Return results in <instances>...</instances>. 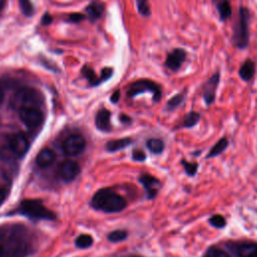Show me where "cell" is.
I'll list each match as a JSON object with an SVG mask.
<instances>
[{"mask_svg": "<svg viewBox=\"0 0 257 257\" xmlns=\"http://www.w3.org/2000/svg\"><path fill=\"white\" fill-rule=\"evenodd\" d=\"M18 3L22 13L25 16L31 17L34 14V5L31 0H18Z\"/></svg>", "mask_w": 257, "mask_h": 257, "instance_id": "26", "label": "cell"}, {"mask_svg": "<svg viewBox=\"0 0 257 257\" xmlns=\"http://www.w3.org/2000/svg\"><path fill=\"white\" fill-rule=\"evenodd\" d=\"M19 117L28 127H36L43 121V113L36 106H26L20 108Z\"/></svg>", "mask_w": 257, "mask_h": 257, "instance_id": "8", "label": "cell"}, {"mask_svg": "<svg viewBox=\"0 0 257 257\" xmlns=\"http://www.w3.org/2000/svg\"><path fill=\"white\" fill-rule=\"evenodd\" d=\"M137 8L139 13L144 17H150L152 14L151 5L149 0H136Z\"/></svg>", "mask_w": 257, "mask_h": 257, "instance_id": "25", "label": "cell"}, {"mask_svg": "<svg viewBox=\"0 0 257 257\" xmlns=\"http://www.w3.org/2000/svg\"><path fill=\"white\" fill-rule=\"evenodd\" d=\"M212 2L218 12L219 20L221 22H225L232 17V5L229 0H212Z\"/></svg>", "mask_w": 257, "mask_h": 257, "instance_id": "13", "label": "cell"}, {"mask_svg": "<svg viewBox=\"0 0 257 257\" xmlns=\"http://www.w3.org/2000/svg\"><path fill=\"white\" fill-rule=\"evenodd\" d=\"M126 232L123 230H116V231H112L111 233L108 234L107 238L109 241L111 242H119L122 241L126 238Z\"/></svg>", "mask_w": 257, "mask_h": 257, "instance_id": "31", "label": "cell"}, {"mask_svg": "<svg viewBox=\"0 0 257 257\" xmlns=\"http://www.w3.org/2000/svg\"><path fill=\"white\" fill-rule=\"evenodd\" d=\"M3 253H4V250H3V247L0 245V257H2V255H3Z\"/></svg>", "mask_w": 257, "mask_h": 257, "instance_id": "39", "label": "cell"}, {"mask_svg": "<svg viewBox=\"0 0 257 257\" xmlns=\"http://www.w3.org/2000/svg\"><path fill=\"white\" fill-rule=\"evenodd\" d=\"M2 6H3V3H2V1L0 0V10L2 9Z\"/></svg>", "mask_w": 257, "mask_h": 257, "instance_id": "40", "label": "cell"}, {"mask_svg": "<svg viewBox=\"0 0 257 257\" xmlns=\"http://www.w3.org/2000/svg\"><path fill=\"white\" fill-rule=\"evenodd\" d=\"M238 257H257V244H244L236 249Z\"/></svg>", "mask_w": 257, "mask_h": 257, "instance_id": "20", "label": "cell"}, {"mask_svg": "<svg viewBox=\"0 0 257 257\" xmlns=\"http://www.w3.org/2000/svg\"><path fill=\"white\" fill-rule=\"evenodd\" d=\"M256 68L257 65L255 60L248 57L240 64L238 69V75L243 81L249 82L255 76Z\"/></svg>", "mask_w": 257, "mask_h": 257, "instance_id": "12", "label": "cell"}, {"mask_svg": "<svg viewBox=\"0 0 257 257\" xmlns=\"http://www.w3.org/2000/svg\"><path fill=\"white\" fill-rule=\"evenodd\" d=\"M95 124L97 128L100 131H103V132L109 131L110 130V112L105 108L100 109L95 116Z\"/></svg>", "mask_w": 257, "mask_h": 257, "instance_id": "17", "label": "cell"}, {"mask_svg": "<svg viewBox=\"0 0 257 257\" xmlns=\"http://www.w3.org/2000/svg\"><path fill=\"white\" fill-rule=\"evenodd\" d=\"M133 159L135 161H144L146 159V154L143 152V151H140V150H136L133 152Z\"/></svg>", "mask_w": 257, "mask_h": 257, "instance_id": "34", "label": "cell"}, {"mask_svg": "<svg viewBox=\"0 0 257 257\" xmlns=\"http://www.w3.org/2000/svg\"><path fill=\"white\" fill-rule=\"evenodd\" d=\"M119 96H120V91H119V90H115V91L111 94L110 100H111L112 102H117L118 99H119Z\"/></svg>", "mask_w": 257, "mask_h": 257, "instance_id": "37", "label": "cell"}, {"mask_svg": "<svg viewBox=\"0 0 257 257\" xmlns=\"http://www.w3.org/2000/svg\"><path fill=\"white\" fill-rule=\"evenodd\" d=\"M140 182L146 188L149 198H154L157 195L160 185H161L160 181L158 179H156L155 177H153L151 175H142L140 177Z\"/></svg>", "mask_w": 257, "mask_h": 257, "instance_id": "15", "label": "cell"}, {"mask_svg": "<svg viewBox=\"0 0 257 257\" xmlns=\"http://www.w3.org/2000/svg\"><path fill=\"white\" fill-rule=\"evenodd\" d=\"M187 56L188 53L185 48L175 47L173 50L168 52L164 64L169 70L173 72H178L187 60Z\"/></svg>", "mask_w": 257, "mask_h": 257, "instance_id": "6", "label": "cell"}, {"mask_svg": "<svg viewBox=\"0 0 257 257\" xmlns=\"http://www.w3.org/2000/svg\"><path fill=\"white\" fill-rule=\"evenodd\" d=\"M205 257H230L229 254L219 247H211L206 253Z\"/></svg>", "mask_w": 257, "mask_h": 257, "instance_id": "30", "label": "cell"}, {"mask_svg": "<svg viewBox=\"0 0 257 257\" xmlns=\"http://www.w3.org/2000/svg\"><path fill=\"white\" fill-rule=\"evenodd\" d=\"M9 148L14 155L18 157H22L28 151L29 143L27 138L23 134L18 133L11 137L9 141Z\"/></svg>", "mask_w": 257, "mask_h": 257, "instance_id": "10", "label": "cell"}, {"mask_svg": "<svg viewBox=\"0 0 257 257\" xmlns=\"http://www.w3.org/2000/svg\"><path fill=\"white\" fill-rule=\"evenodd\" d=\"M85 139L80 135H71L62 144L63 152L68 156H76L85 149Z\"/></svg>", "mask_w": 257, "mask_h": 257, "instance_id": "9", "label": "cell"}, {"mask_svg": "<svg viewBox=\"0 0 257 257\" xmlns=\"http://www.w3.org/2000/svg\"><path fill=\"white\" fill-rule=\"evenodd\" d=\"M185 97H186V91H185V90L176 93L175 95H173V96L167 101L166 106H165V109L168 110V111H172V110L176 109L177 107H179V106L184 102Z\"/></svg>", "mask_w": 257, "mask_h": 257, "instance_id": "19", "label": "cell"}, {"mask_svg": "<svg viewBox=\"0 0 257 257\" xmlns=\"http://www.w3.org/2000/svg\"><path fill=\"white\" fill-rule=\"evenodd\" d=\"M252 14L247 6L240 5L237 19L232 28V44L240 50H245L250 44V22Z\"/></svg>", "mask_w": 257, "mask_h": 257, "instance_id": "1", "label": "cell"}, {"mask_svg": "<svg viewBox=\"0 0 257 257\" xmlns=\"http://www.w3.org/2000/svg\"><path fill=\"white\" fill-rule=\"evenodd\" d=\"M41 101V96L33 88H22L14 95L13 102L20 108L26 106H35Z\"/></svg>", "mask_w": 257, "mask_h": 257, "instance_id": "7", "label": "cell"}, {"mask_svg": "<svg viewBox=\"0 0 257 257\" xmlns=\"http://www.w3.org/2000/svg\"><path fill=\"white\" fill-rule=\"evenodd\" d=\"M104 11V4L99 0H92L85 7V16L90 22H94L102 16Z\"/></svg>", "mask_w": 257, "mask_h": 257, "instance_id": "14", "label": "cell"}, {"mask_svg": "<svg viewBox=\"0 0 257 257\" xmlns=\"http://www.w3.org/2000/svg\"><path fill=\"white\" fill-rule=\"evenodd\" d=\"M131 139L125 138V139H119V140H113L110 141L106 144V150L109 152H115L119 151L125 147H127L131 144Z\"/></svg>", "mask_w": 257, "mask_h": 257, "instance_id": "23", "label": "cell"}, {"mask_svg": "<svg viewBox=\"0 0 257 257\" xmlns=\"http://www.w3.org/2000/svg\"><path fill=\"white\" fill-rule=\"evenodd\" d=\"M81 73H82V75L87 79V81L89 82L90 85L95 86V85L100 84L99 77L95 74L94 70H93L90 66L84 65V66L81 68Z\"/></svg>", "mask_w": 257, "mask_h": 257, "instance_id": "22", "label": "cell"}, {"mask_svg": "<svg viewBox=\"0 0 257 257\" xmlns=\"http://www.w3.org/2000/svg\"><path fill=\"white\" fill-rule=\"evenodd\" d=\"M80 172L79 165L71 160H67L63 162L59 168V175L65 181H72L74 178L78 176Z\"/></svg>", "mask_w": 257, "mask_h": 257, "instance_id": "11", "label": "cell"}, {"mask_svg": "<svg viewBox=\"0 0 257 257\" xmlns=\"http://www.w3.org/2000/svg\"><path fill=\"white\" fill-rule=\"evenodd\" d=\"M144 92H151L153 94L154 101H159L162 98V87L159 83L152 79L143 78L138 79L135 82H133L130 87L127 94L130 97H134L140 93Z\"/></svg>", "mask_w": 257, "mask_h": 257, "instance_id": "3", "label": "cell"}, {"mask_svg": "<svg viewBox=\"0 0 257 257\" xmlns=\"http://www.w3.org/2000/svg\"><path fill=\"white\" fill-rule=\"evenodd\" d=\"M3 97H4V93H3V90H2V88H1V86H0V103H1L2 100H3Z\"/></svg>", "mask_w": 257, "mask_h": 257, "instance_id": "38", "label": "cell"}, {"mask_svg": "<svg viewBox=\"0 0 257 257\" xmlns=\"http://www.w3.org/2000/svg\"><path fill=\"white\" fill-rule=\"evenodd\" d=\"M147 147L153 154L158 155L164 151L165 144L161 139H150L147 142Z\"/></svg>", "mask_w": 257, "mask_h": 257, "instance_id": "24", "label": "cell"}, {"mask_svg": "<svg viewBox=\"0 0 257 257\" xmlns=\"http://www.w3.org/2000/svg\"><path fill=\"white\" fill-rule=\"evenodd\" d=\"M85 18H86L85 14H82V13H70L68 15V21L72 23H78Z\"/></svg>", "mask_w": 257, "mask_h": 257, "instance_id": "33", "label": "cell"}, {"mask_svg": "<svg viewBox=\"0 0 257 257\" xmlns=\"http://www.w3.org/2000/svg\"><path fill=\"white\" fill-rule=\"evenodd\" d=\"M209 224L214 227V228H217V229H222L226 226V220L225 218L220 215V214H216V215H213L209 220H208Z\"/></svg>", "mask_w": 257, "mask_h": 257, "instance_id": "28", "label": "cell"}, {"mask_svg": "<svg viewBox=\"0 0 257 257\" xmlns=\"http://www.w3.org/2000/svg\"><path fill=\"white\" fill-rule=\"evenodd\" d=\"M21 213L34 219H54V214L37 200H25L20 204Z\"/></svg>", "mask_w": 257, "mask_h": 257, "instance_id": "4", "label": "cell"}, {"mask_svg": "<svg viewBox=\"0 0 257 257\" xmlns=\"http://www.w3.org/2000/svg\"><path fill=\"white\" fill-rule=\"evenodd\" d=\"M113 73V69L111 67H104L101 69V72H100V76H99V80H100V83L109 79L111 77Z\"/></svg>", "mask_w": 257, "mask_h": 257, "instance_id": "32", "label": "cell"}, {"mask_svg": "<svg viewBox=\"0 0 257 257\" xmlns=\"http://www.w3.org/2000/svg\"><path fill=\"white\" fill-rule=\"evenodd\" d=\"M182 166L186 172V174L190 177H193L196 175L197 171H198V163L196 162H188L186 160H182Z\"/></svg>", "mask_w": 257, "mask_h": 257, "instance_id": "29", "label": "cell"}, {"mask_svg": "<svg viewBox=\"0 0 257 257\" xmlns=\"http://www.w3.org/2000/svg\"><path fill=\"white\" fill-rule=\"evenodd\" d=\"M56 159L55 153L50 149H43L39 152V154L36 157V165L39 168H47L52 163H54Z\"/></svg>", "mask_w": 257, "mask_h": 257, "instance_id": "16", "label": "cell"}, {"mask_svg": "<svg viewBox=\"0 0 257 257\" xmlns=\"http://www.w3.org/2000/svg\"><path fill=\"white\" fill-rule=\"evenodd\" d=\"M228 145H229V142H228L227 138H226V137L221 138V139L211 148V150H210V152L208 153V155H207L206 158H207V159H212V158H214V157H217V156L221 155V154L227 149Z\"/></svg>", "mask_w": 257, "mask_h": 257, "instance_id": "18", "label": "cell"}, {"mask_svg": "<svg viewBox=\"0 0 257 257\" xmlns=\"http://www.w3.org/2000/svg\"><path fill=\"white\" fill-rule=\"evenodd\" d=\"M92 243H93L92 237L87 234L79 235L75 240V245L79 248H87V247L91 246Z\"/></svg>", "mask_w": 257, "mask_h": 257, "instance_id": "27", "label": "cell"}, {"mask_svg": "<svg viewBox=\"0 0 257 257\" xmlns=\"http://www.w3.org/2000/svg\"><path fill=\"white\" fill-rule=\"evenodd\" d=\"M52 20H53V18H52V16L49 14V13H45V14H43V16H42V18H41V23L43 24V25H48V24H50L51 22H52Z\"/></svg>", "mask_w": 257, "mask_h": 257, "instance_id": "35", "label": "cell"}, {"mask_svg": "<svg viewBox=\"0 0 257 257\" xmlns=\"http://www.w3.org/2000/svg\"><path fill=\"white\" fill-rule=\"evenodd\" d=\"M91 206L105 213L120 212L125 208L124 199L110 189L97 191L91 200Z\"/></svg>", "mask_w": 257, "mask_h": 257, "instance_id": "2", "label": "cell"}, {"mask_svg": "<svg viewBox=\"0 0 257 257\" xmlns=\"http://www.w3.org/2000/svg\"><path fill=\"white\" fill-rule=\"evenodd\" d=\"M221 80V73L219 70L215 71L202 85V96L206 105H211L216 100V93Z\"/></svg>", "mask_w": 257, "mask_h": 257, "instance_id": "5", "label": "cell"}, {"mask_svg": "<svg viewBox=\"0 0 257 257\" xmlns=\"http://www.w3.org/2000/svg\"><path fill=\"white\" fill-rule=\"evenodd\" d=\"M7 195H8L7 189L4 188V187H0V205L4 202V200L6 199Z\"/></svg>", "mask_w": 257, "mask_h": 257, "instance_id": "36", "label": "cell"}, {"mask_svg": "<svg viewBox=\"0 0 257 257\" xmlns=\"http://www.w3.org/2000/svg\"><path fill=\"white\" fill-rule=\"evenodd\" d=\"M200 119H201V114L198 111L192 110L184 116L182 126L185 128H191L195 126L200 121Z\"/></svg>", "mask_w": 257, "mask_h": 257, "instance_id": "21", "label": "cell"}]
</instances>
